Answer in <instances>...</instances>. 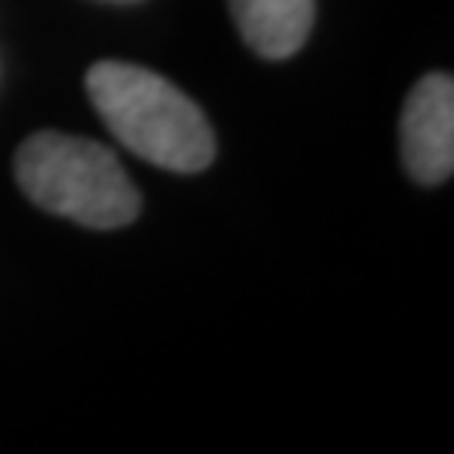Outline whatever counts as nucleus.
I'll use <instances>...</instances> for the list:
<instances>
[{
	"label": "nucleus",
	"instance_id": "nucleus-1",
	"mask_svg": "<svg viewBox=\"0 0 454 454\" xmlns=\"http://www.w3.org/2000/svg\"><path fill=\"white\" fill-rule=\"evenodd\" d=\"M88 98L121 145L165 172L192 176L215 159V131L202 108L162 74L125 61H98Z\"/></svg>",
	"mask_w": 454,
	"mask_h": 454
},
{
	"label": "nucleus",
	"instance_id": "nucleus-2",
	"mask_svg": "<svg viewBox=\"0 0 454 454\" xmlns=\"http://www.w3.org/2000/svg\"><path fill=\"white\" fill-rule=\"evenodd\" d=\"M17 185L34 206L88 229L131 226L142 195L112 148L78 135L37 131L17 148Z\"/></svg>",
	"mask_w": 454,
	"mask_h": 454
},
{
	"label": "nucleus",
	"instance_id": "nucleus-3",
	"mask_svg": "<svg viewBox=\"0 0 454 454\" xmlns=\"http://www.w3.org/2000/svg\"><path fill=\"white\" fill-rule=\"evenodd\" d=\"M401 155L407 176L421 185H441L454 168V82L427 74L411 88L401 114Z\"/></svg>",
	"mask_w": 454,
	"mask_h": 454
},
{
	"label": "nucleus",
	"instance_id": "nucleus-4",
	"mask_svg": "<svg viewBox=\"0 0 454 454\" xmlns=\"http://www.w3.org/2000/svg\"><path fill=\"white\" fill-rule=\"evenodd\" d=\"M243 41L266 61L293 58L313 31V0H229Z\"/></svg>",
	"mask_w": 454,
	"mask_h": 454
},
{
	"label": "nucleus",
	"instance_id": "nucleus-5",
	"mask_svg": "<svg viewBox=\"0 0 454 454\" xmlns=\"http://www.w3.org/2000/svg\"><path fill=\"white\" fill-rule=\"evenodd\" d=\"M125 4H129V0H125Z\"/></svg>",
	"mask_w": 454,
	"mask_h": 454
}]
</instances>
